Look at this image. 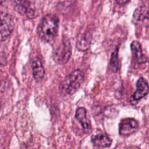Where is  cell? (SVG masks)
I'll use <instances>...</instances> for the list:
<instances>
[{
    "label": "cell",
    "mask_w": 149,
    "mask_h": 149,
    "mask_svg": "<svg viewBox=\"0 0 149 149\" xmlns=\"http://www.w3.org/2000/svg\"><path fill=\"white\" fill-rule=\"evenodd\" d=\"M15 28L14 20L10 14L0 12V42L7 40Z\"/></svg>",
    "instance_id": "277c9868"
},
{
    "label": "cell",
    "mask_w": 149,
    "mask_h": 149,
    "mask_svg": "<svg viewBox=\"0 0 149 149\" xmlns=\"http://www.w3.org/2000/svg\"><path fill=\"white\" fill-rule=\"evenodd\" d=\"M59 26V18L55 15L48 14L42 17L37 27V34L44 42L49 43L56 36Z\"/></svg>",
    "instance_id": "6da1fadb"
},
{
    "label": "cell",
    "mask_w": 149,
    "mask_h": 149,
    "mask_svg": "<svg viewBox=\"0 0 149 149\" xmlns=\"http://www.w3.org/2000/svg\"><path fill=\"white\" fill-rule=\"evenodd\" d=\"M75 118L82 127L84 133L89 134L92 131V125L87 116V110L84 108H78L76 111Z\"/></svg>",
    "instance_id": "ba28073f"
},
{
    "label": "cell",
    "mask_w": 149,
    "mask_h": 149,
    "mask_svg": "<svg viewBox=\"0 0 149 149\" xmlns=\"http://www.w3.org/2000/svg\"><path fill=\"white\" fill-rule=\"evenodd\" d=\"M119 49L118 47L115 49L113 53L111 54V57L110 64H109V68L112 72H117L119 69H120V62H119V52H118Z\"/></svg>",
    "instance_id": "5bb4252c"
},
{
    "label": "cell",
    "mask_w": 149,
    "mask_h": 149,
    "mask_svg": "<svg viewBox=\"0 0 149 149\" xmlns=\"http://www.w3.org/2000/svg\"><path fill=\"white\" fill-rule=\"evenodd\" d=\"M92 36L90 33H87L81 36L77 40V48L80 51H86L89 49L91 44Z\"/></svg>",
    "instance_id": "4fadbf2b"
},
{
    "label": "cell",
    "mask_w": 149,
    "mask_h": 149,
    "mask_svg": "<svg viewBox=\"0 0 149 149\" xmlns=\"http://www.w3.org/2000/svg\"><path fill=\"white\" fill-rule=\"evenodd\" d=\"M123 149H140L138 147H135V146H131V147H128V148H125Z\"/></svg>",
    "instance_id": "2e32d148"
},
{
    "label": "cell",
    "mask_w": 149,
    "mask_h": 149,
    "mask_svg": "<svg viewBox=\"0 0 149 149\" xmlns=\"http://www.w3.org/2000/svg\"><path fill=\"white\" fill-rule=\"evenodd\" d=\"M137 90L131 96L130 102L132 104H135L149 93V84L146 80L143 77H141L137 81Z\"/></svg>",
    "instance_id": "52a82bcc"
},
{
    "label": "cell",
    "mask_w": 149,
    "mask_h": 149,
    "mask_svg": "<svg viewBox=\"0 0 149 149\" xmlns=\"http://www.w3.org/2000/svg\"><path fill=\"white\" fill-rule=\"evenodd\" d=\"M130 1V0H116V2H117L119 4H121V5H124V4L129 2Z\"/></svg>",
    "instance_id": "9a60e30c"
},
{
    "label": "cell",
    "mask_w": 149,
    "mask_h": 149,
    "mask_svg": "<svg viewBox=\"0 0 149 149\" xmlns=\"http://www.w3.org/2000/svg\"><path fill=\"white\" fill-rule=\"evenodd\" d=\"M71 56V45L68 39L63 38L61 43L52 52V58L58 64H65Z\"/></svg>",
    "instance_id": "3957f363"
},
{
    "label": "cell",
    "mask_w": 149,
    "mask_h": 149,
    "mask_svg": "<svg viewBox=\"0 0 149 149\" xmlns=\"http://www.w3.org/2000/svg\"><path fill=\"white\" fill-rule=\"evenodd\" d=\"M133 17L138 21L149 20V7L146 6L138 7L134 12Z\"/></svg>",
    "instance_id": "7c38bea8"
},
{
    "label": "cell",
    "mask_w": 149,
    "mask_h": 149,
    "mask_svg": "<svg viewBox=\"0 0 149 149\" xmlns=\"http://www.w3.org/2000/svg\"><path fill=\"white\" fill-rule=\"evenodd\" d=\"M84 81V74L77 69L68 74L60 85V91L63 95H71L79 89Z\"/></svg>",
    "instance_id": "7a4b0ae2"
},
{
    "label": "cell",
    "mask_w": 149,
    "mask_h": 149,
    "mask_svg": "<svg viewBox=\"0 0 149 149\" xmlns=\"http://www.w3.org/2000/svg\"><path fill=\"white\" fill-rule=\"evenodd\" d=\"M31 66L33 78L36 81H40L43 79L45 73L42 62L38 58H34L32 61Z\"/></svg>",
    "instance_id": "8fae6325"
},
{
    "label": "cell",
    "mask_w": 149,
    "mask_h": 149,
    "mask_svg": "<svg viewBox=\"0 0 149 149\" xmlns=\"http://www.w3.org/2000/svg\"><path fill=\"white\" fill-rule=\"evenodd\" d=\"M139 128L138 121L132 118H126L121 121L119 132L122 136H129L135 133Z\"/></svg>",
    "instance_id": "8992f818"
},
{
    "label": "cell",
    "mask_w": 149,
    "mask_h": 149,
    "mask_svg": "<svg viewBox=\"0 0 149 149\" xmlns=\"http://www.w3.org/2000/svg\"><path fill=\"white\" fill-rule=\"evenodd\" d=\"M4 1V0H0V4H1V3H2Z\"/></svg>",
    "instance_id": "e0dca14e"
},
{
    "label": "cell",
    "mask_w": 149,
    "mask_h": 149,
    "mask_svg": "<svg viewBox=\"0 0 149 149\" xmlns=\"http://www.w3.org/2000/svg\"><path fill=\"white\" fill-rule=\"evenodd\" d=\"M13 5L15 11L21 15L29 19H32L36 16L33 0H13Z\"/></svg>",
    "instance_id": "5b68a950"
},
{
    "label": "cell",
    "mask_w": 149,
    "mask_h": 149,
    "mask_svg": "<svg viewBox=\"0 0 149 149\" xmlns=\"http://www.w3.org/2000/svg\"><path fill=\"white\" fill-rule=\"evenodd\" d=\"M131 50L135 61L139 64H143L148 61V58L143 52L141 44L138 41H134L131 43Z\"/></svg>",
    "instance_id": "30bf717a"
},
{
    "label": "cell",
    "mask_w": 149,
    "mask_h": 149,
    "mask_svg": "<svg viewBox=\"0 0 149 149\" xmlns=\"http://www.w3.org/2000/svg\"><path fill=\"white\" fill-rule=\"evenodd\" d=\"M92 142L95 146L102 148H109L112 143V140L105 132H97L92 136Z\"/></svg>",
    "instance_id": "9c48e42d"
}]
</instances>
